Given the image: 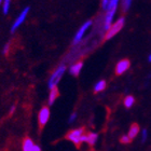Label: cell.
<instances>
[{
  "instance_id": "cell-1",
  "label": "cell",
  "mask_w": 151,
  "mask_h": 151,
  "mask_svg": "<svg viewBox=\"0 0 151 151\" xmlns=\"http://www.w3.org/2000/svg\"><path fill=\"white\" fill-rule=\"evenodd\" d=\"M85 129L84 127H80V129H76L70 131L66 135V138L69 139L70 142H73L77 147H80L82 142V138L85 135Z\"/></svg>"
},
{
  "instance_id": "cell-2",
  "label": "cell",
  "mask_w": 151,
  "mask_h": 151,
  "mask_svg": "<svg viewBox=\"0 0 151 151\" xmlns=\"http://www.w3.org/2000/svg\"><path fill=\"white\" fill-rule=\"evenodd\" d=\"M65 70H66V67L64 66V65H62V66H60L56 70H55V73H54L53 75L51 76L50 81H49V88H50L51 90L56 86V84L58 83L60 78L63 77Z\"/></svg>"
},
{
  "instance_id": "cell-3",
  "label": "cell",
  "mask_w": 151,
  "mask_h": 151,
  "mask_svg": "<svg viewBox=\"0 0 151 151\" xmlns=\"http://www.w3.org/2000/svg\"><path fill=\"white\" fill-rule=\"evenodd\" d=\"M124 21H125V19H123V17H120V19L111 26L110 29L107 32V34L105 36V39H106V40H109V39H111L116 34H118V32L122 29L123 26H124Z\"/></svg>"
},
{
  "instance_id": "cell-4",
  "label": "cell",
  "mask_w": 151,
  "mask_h": 151,
  "mask_svg": "<svg viewBox=\"0 0 151 151\" xmlns=\"http://www.w3.org/2000/svg\"><path fill=\"white\" fill-rule=\"evenodd\" d=\"M49 118H50V109L49 107H43L39 112V116H38V120H39V126L40 129H42L47 122L49 121Z\"/></svg>"
},
{
  "instance_id": "cell-5",
  "label": "cell",
  "mask_w": 151,
  "mask_h": 151,
  "mask_svg": "<svg viewBox=\"0 0 151 151\" xmlns=\"http://www.w3.org/2000/svg\"><path fill=\"white\" fill-rule=\"evenodd\" d=\"M129 66H131V62L129 60H121L116 66V75L120 76L124 73L129 70Z\"/></svg>"
},
{
  "instance_id": "cell-6",
  "label": "cell",
  "mask_w": 151,
  "mask_h": 151,
  "mask_svg": "<svg viewBox=\"0 0 151 151\" xmlns=\"http://www.w3.org/2000/svg\"><path fill=\"white\" fill-rule=\"evenodd\" d=\"M28 12H29V6H27V8H25V9L23 10V12L21 13V15L16 19V21L14 22V24H13V26H12V28H11V32H15V29L19 27L21 24H22L24 21H25V19H26V16H27V14H28Z\"/></svg>"
},
{
  "instance_id": "cell-7",
  "label": "cell",
  "mask_w": 151,
  "mask_h": 151,
  "mask_svg": "<svg viewBox=\"0 0 151 151\" xmlns=\"http://www.w3.org/2000/svg\"><path fill=\"white\" fill-rule=\"evenodd\" d=\"M91 25H92L91 21H88V22L85 23V24H83V25H82V27L79 29V32H77V35H76L75 39H73V44H77L79 41L81 40L82 37H83V35H84V32H86V29H88Z\"/></svg>"
},
{
  "instance_id": "cell-8",
  "label": "cell",
  "mask_w": 151,
  "mask_h": 151,
  "mask_svg": "<svg viewBox=\"0 0 151 151\" xmlns=\"http://www.w3.org/2000/svg\"><path fill=\"white\" fill-rule=\"evenodd\" d=\"M116 8H113L112 10H110V11H108L107 14H106V17H105V25H104V28L105 30H109L110 29V24H111V21H112L113 16H114V14H116Z\"/></svg>"
},
{
  "instance_id": "cell-9",
  "label": "cell",
  "mask_w": 151,
  "mask_h": 151,
  "mask_svg": "<svg viewBox=\"0 0 151 151\" xmlns=\"http://www.w3.org/2000/svg\"><path fill=\"white\" fill-rule=\"evenodd\" d=\"M98 138V135L96 133H88L86 135L83 136V138H82V142H86L90 146H93L96 142Z\"/></svg>"
},
{
  "instance_id": "cell-10",
  "label": "cell",
  "mask_w": 151,
  "mask_h": 151,
  "mask_svg": "<svg viewBox=\"0 0 151 151\" xmlns=\"http://www.w3.org/2000/svg\"><path fill=\"white\" fill-rule=\"evenodd\" d=\"M139 131H140V129H139V125H138V124H137V123H133L132 125H131V127H129V137L131 139L135 138L136 136H137V134L139 133Z\"/></svg>"
},
{
  "instance_id": "cell-11",
  "label": "cell",
  "mask_w": 151,
  "mask_h": 151,
  "mask_svg": "<svg viewBox=\"0 0 151 151\" xmlns=\"http://www.w3.org/2000/svg\"><path fill=\"white\" fill-rule=\"evenodd\" d=\"M35 148V145L30 138H25L23 142V151H32Z\"/></svg>"
},
{
  "instance_id": "cell-12",
  "label": "cell",
  "mask_w": 151,
  "mask_h": 151,
  "mask_svg": "<svg viewBox=\"0 0 151 151\" xmlns=\"http://www.w3.org/2000/svg\"><path fill=\"white\" fill-rule=\"evenodd\" d=\"M58 95H60V91H58V88L55 86L51 90L50 92V96H49V105H53L55 99L58 97Z\"/></svg>"
},
{
  "instance_id": "cell-13",
  "label": "cell",
  "mask_w": 151,
  "mask_h": 151,
  "mask_svg": "<svg viewBox=\"0 0 151 151\" xmlns=\"http://www.w3.org/2000/svg\"><path fill=\"white\" fill-rule=\"evenodd\" d=\"M82 67H83V63L82 62H79V63L75 64L73 66L70 67V73L73 76H78L79 73H80V70L82 69Z\"/></svg>"
},
{
  "instance_id": "cell-14",
  "label": "cell",
  "mask_w": 151,
  "mask_h": 151,
  "mask_svg": "<svg viewBox=\"0 0 151 151\" xmlns=\"http://www.w3.org/2000/svg\"><path fill=\"white\" fill-rule=\"evenodd\" d=\"M134 103H135V98H134V96H132V95L126 96L125 99H124V106H125L126 108L132 107Z\"/></svg>"
},
{
  "instance_id": "cell-15",
  "label": "cell",
  "mask_w": 151,
  "mask_h": 151,
  "mask_svg": "<svg viewBox=\"0 0 151 151\" xmlns=\"http://www.w3.org/2000/svg\"><path fill=\"white\" fill-rule=\"evenodd\" d=\"M106 81L105 80H101V81H99L97 83V84L94 86V92L95 93H98V92L103 91V90H105V88H106Z\"/></svg>"
},
{
  "instance_id": "cell-16",
  "label": "cell",
  "mask_w": 151,
  "mask_h": 151,
  "mask_svg": "<svg viewBox=\"0 0 151 151\" xmlns=\"http://www.w3.org/2000/svg\"><path fill=\"white\" fill-rule=\"evenodd\" d=\"M131 4H132V1H129V0H125V1H123V2H122V10H123V12H126V11L129 9Z\"/></svg>"
},
{
  "instance_id": "cell-17",
  "label": "cell",
  "mask_w": 151,
  "mask_h": 151,
  "mask_svg": "<svg viewBox=\"0 0 151 151\" xmlns=\"http://www.w3.org/2000/svg\"><path fill=\"white\" fill-rule=\"evenodd\" d=\"M10 3H11V2H10L9 0L4 1V3H3V13H4V14H6V13H8V11H9Z\"/></svg>"
},
{
  "instance_id": "cell-18",
  "label": "cell",
  "mask_w": 151,
  "mask_h": 151,
  "mask_svg": "<svg viewBox=\"0 0 151 151\" xmlns=\"http://www.w3.org/2000/svg\"><path fill=\"white\" fill-rule=\"evenodd\" d=\"M120 142H122V144H129V142H131V138L129 137V135L122 136V137L120 138Z\"/></svg>"
},
{
  "instance_id": "cell-19",
  "label": "cell",
  "mask_w": 151,
  "mask_h": 151,
  "mask_svg": "<svg viewBox=\"0 0 151 151\" xmlns=\"http://www.w3.org/2000/svg\"><path fill=\"white\" fill-rule=\"evenodd\" d=\"M9 49H10V44H6L4 45V49H3V54L4 55H8V52H9Z\"/></svg>"
},
{
  "instance_id": "cell-20",
  "label": "cell",
  "mask_w": 151,
  "mask_h": 151,
  "mask_svg": "<svg viewBox=\"0 0 151 151\" xmlns=\"http://www.w3.org/2000/svg\"><path fill=\"white\" fill-rule=\"evenodd\" d=\"M147 139V129H142V142H146Z\"/></svg>"
},
{
  "instance_id": "cell-21",
  "label": "cell",
  "mask_w": 151,
  "mask_h": 151,
  "mask_svg": "<svg viewBox=\"0 0 151 151\" xmlns=\"http://www.w3.org/2000/svg\"><path fill=\"white\" fill-rule=\"evenodd\" d=\"M76 118H77V113H73V114L70 116V118H69V123H73V121L76 120Z\"/></svg>"
},
{
  "instance_id": "cell-22",
  "label": "cell",
  "mask_w": 151,
  "mask_h": 151,
  "mask_svg": "<svg viewBox=\"0 0 151 151\" xmlns=\"http://www.w3.org/2000/svg\"><path fill=\"white\" fill-rule=\"evenodd\" d=\"M15 105H13V106H12V107H11V109H10V114H13V112H14V110H15Z\"/></svg>"
},
{
  "instance_id": "cell-23",
  "label": "cell",
  "mask_w": 151,
  "mask_h": 151,
  "mask_svg": "<svg viewBox=\"0 0 151 151\" xmlns=\"http://www.w3.org/2000/svg\"><path fill=\"white\" fill-rule=\"evenodd\" d=\"M32 151H41V149H40L39 146H35V148H34V150Z\"/></svg>"
},
{
  "instance_id": "cell-24",
  "label": "cell",
  "mask_w": 151,
  "mask_h": 151,
  "mask_svg": "<svg viewBox=\"0 0 151 151\" xmlns=\"http://www.w3.org/2000/svg\"><path fill=\"white\" fill-rule=\"evenodd\" d=\"M149 62H151V54L149 55Z\"/></svg>"
},
{
  "instance_id": "cell-25",
  "label": "cell",
  "mask_w": 151,
  "mask_h": 151,
  "mask_svg": "<svg viewBox=\"0 0 151 151\" xmlns=\"http://www.w3.org/2000/svg\"><path fill=\"white\" fill-rule=\"evenodd\" d=\"M0 4H1V0H0Z\"/></svg>"
}]
</instances>
